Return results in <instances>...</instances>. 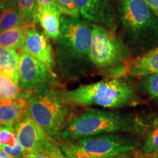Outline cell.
<instances>
[{
    "label": "cell",
    "instance_id": "6da1fadb",
    "mask_svg": "<svg viewBox=\"0 0 158 158\" xmlns=\"http://www.w3.org/2000/svg\"><path fill=\"white\" fill-rule=\"evenodd\" d=\"M92 27L79 16L64 15L60 19L58 62L62 78L76 81L94 73L89 58Z\"/></svg>",
    "mask_w": 158,
    "mask_h": 158
},
{
    "label": "cell",
    "instance_id": "7a4b0ae2",
    "mask_svg": "<svg viewBox=\"0 0 158 158\" xmlns=\"http://www.w3.org/2000/svg\"><path fill=\"white\" fill-rule=\"evenodd\" d=\"M147 128L135 113L89 108L71 118L63 130L61 141L74 143L81 138L106 133L138 135L143 134Z\"/></svg>",
    "mask_w": 158,
    "mask_h": 158
},
{
    "label": "cell",
    "instance_id": "3957f363",
    "mask_svg": "<svg viewBox=\"0 0 158 158\" xmlns=\"http://www.w3.org/2000/svg\"><path fill=\"white\" fill-rule=\"evenodd\" d=\"M28 100L27 115L51 138L61 141V135L73 118V105L68 101L64 89L58 83L40 87L32 92H23Z\"/></svg>",
    "mask_w": 158,
    "mask_h": 158
},
{
    "label": "cell",
    "instance_id": "277c9868",
    "mask_svg": "<svg viewBox=\"0 0 158 158\" xmlns=\"http://www.w3.org/2000/svg\"><path fill=\"white\" fill-rule=\"evenodd\" d=\"M127 77L105 78L73 90H64L73 106H97L111 110L135 107L142 103L135 86Z\"/></svg>",
    "mask_w": 158,
    "mask_h": 158
},
{
    "label": "cell",
    "instance_id": "5b68a950",
    "mask_svg": "<svg viewBox=\"0 0 158 158\" xmlns=\"http://www.w3.org/2000/svg\"><path fill=\"white\" fill-rule=\"evenodd\" d=\"M89 58L94 71L106 78L127 76L130 48L116 31L98 24L92 26Z\"/></svg>",
    "mask_w": 158,
    "mask_h": 158
},
{
    "label": "cell",
    "instance_id": "8992f818",
    "mask_svg": "<svg viewBox=\"0 0 158 158\" xmlns=\"http://www.w3.org/2000/svg\"><path fill=\"white\" fill-rule=\"evenodd\" d=\"M120 15L130 48L144 54L158 46V17L143 0H122Z\"/></svg>",
    "mask_w": 158,
    "mask_h": 158
},
{
    "label": "cell",
    "instance_id": "52a82bcc",
    "mask_svg": "<svg viewBox=\"0 0 158 158\" xmlns=\"http://www.w3.org/2000/svg\"><path fill=\"white\" fill-rule=\"evenodd\" d=\"M86 152L98 157H111L132 153L141 147L137 135L106 133L81 138L74 142Z\"/></svg>",
    "mask_w": 158,
    "mask_h": 158
},
{
    "label": "cell",
    "instance_id": "ba28073f",
    "mask_svg": "<svg viewBox=\"0 0 158 158\" xmlns=\"http://www.w3.org/2000/svg\"><path fill=\"white\" fill-rule=\"evenodd\" d=\"M19 143L27 152H40L52 158H65L59 142L51 138L27 114L14 126Z\"/></svg>",
    "mask_w": 158,
    "mask_h": 158
},
{
    "label": "cell",
    "instance_id": "9c48e42d",
    "mask_svg": "<svg viewBox=\"0 0 158 158\" xmlns=\"http://www.w3.org/2000/svg\"><path fill=\"white\" fill-rule=\"evenodd\" d=\"M19 73V87L23 92H32L57 82L54 73L35 57L25 52L20 55Z\"/></svg>",
    "mask_w": 158,
    "mask_h": 158
},
{
    "label": "cell",
    "instance_id": "30bf717a",
    "mask_svg": "<svg viewBox=\"0 0 158 158\" xmlns=\"http://www.w3.org/2000/svg\"><path fill=\"white\" fill-rule=\"evenodd\" d=\"M23 48V52L35 57L54 73L55 58L52 46L46 35L37 31L35 26L27 28Z\"/></svg>",
    "mask_w": 158,
    "mask_h": 158
},
{
    "label": "cell",
    "instance_id": "8fae6325",
    "mask_svg": "<svg viewBox=\"0 0 158 158\" xmlns=\"http://www.w3.org/2000/svg\"><path fill=\"white\" fill-rule=\"evenodd\" d=\"M79 14L90 21L101 23L116 31L111 9L106 0H73Z\"/></svg>",
    "mask_w": 158,
    "mask_h": 158
},
{
    "label": "cell",
    "instance_id": "7c38bea8",
    "mask_svg": "<svg viewBox=\"0 0 158 158\" xmlns=\"http://www.w3.org/2000/svg\"><path fill=\"white\" fill-rule=\"evenodd\" d=\"M28 100L25 96L0 101V126L14 127L27 114Z\"/></svg>",
    "mask_w": 158,
    "mask_h": 158
},
{
    "label": "cell",
    "instance_id": "4fadbf2b",
    "mask_svg": "<svg viewBox=\"0 0 158 158\" xmlns=\"http://www.w3.org/2000/svg\"><path fill=\"white\" fill-rule=\"evenodd\" d=\"M158 73V46L132 59L127 76L141 77Z\"/></svg>",
    "mask_w": 158,
    "mask_h": 158
},
{
    "label": "cell",
    "instance_id": "5bb4252c",
    "mask_svg": "<svg viewBox=\"0 0 158 158\" xmlns=\"http://www.w3.org/2000/svg\"><path fill=\"white\" fill-rule=\"evenodd\" d=\"M62 12L58 7L38 9L37 21L48 38L57 40L60 34V19Z\"/></svg>",
    "mask_w": 158,
    "mask_h": 158
},
{
    "label": "cell",
    "instance_id": "9a60e30c",
    "mask_svg": "<svg viewBox=\"0 0 158 158\" xmlns=\"http://www.w3.org/2000/svg\"><path fill=\"white\" fill-rule=\"evenodd\" d=\"M27 28L24 23H21L11 29L0 31V46L15 50L22 48Z\"/></svg>",
    "mask_w": 158,
    "mask_h": 158
},
{
    "label": "cell",
    "instance_id": "2e32d148",
    "mask_svg": "<svg viewBox=\"0 0 158 158\" xmlns=\"http://www.w3.org/2000/svg\"><path fill=\"white\" fill-rule=\"evenodd\" d=\"M19 57L15 49L0 46V71L9 75L17 84L19 81Z\"/></svg>",
    "mask_w": 158,
    "mask_h": 158
},
{
    "label": "cell",
    "instance_id": "e0dca14e",
    "mask_svg": "<svg viewBox=\"0 0 158 158\" xmlns=\"http://www.w3.org/2000/svg\"><path fill=\"white\" fill-rule=\"evenodd\" d=\"M59 147L65 158H138L139 156L134 152L124 155L111 156V157H98L91 155L84 151L76 143H66L59 141Z\"/></svg>",
    "mask_w": 158,
    "mask_h": 158
},
{
    "label": "cell",
    "instance_id": "ac0fdd59",
    "mask_svg": "<svg viewBox=\"0 0 158 158\" xmlns=\"http://www.w3.org/2000/svg\"><path fill=\"white\" fill-rule=\"evenodd\" d=\"M23 23L18 6L17 0H10L0 20V31L11 29Z\"/></svg>",
    "mask_w": 158,
    "mask_h": 158
},
{
    "label": "cell",
    "instance_id": "d6986e66",
    "mask_svg": "<svg viewBox=\"0 0 158 158\" xmlns=\"http://www.w3.org/2000/svg\"><path fill=\"white\" fill-rule=\"evenodd\" d=\"M23 91L9 75L0 71V101L15 99L22 95Z\"/></svg>",
    "mask_w": 158,
    "mask_h": 158
},
{
    "label": "cell",
    "instance_id": "ffe728a7",
    "mask_svg": "<svg viewBox=\"0 0 158 158\" xmlns=\"http://www.w3.org/2000/svg\"><path fill=\"white\" fill-rule=\"evenodd\" d=\"M17 3L23 23L28 28L34 27L38 11L37 0H17Z\"/></svg>",
    "mask_w": 158,
    "mask_h": 158
},
{
    "label": "cell",
    "instance_id": "44dd1931",
    "mask_svg": "<svg viewBox=\"0 0 158 158\" xmlns=\"http://www.w3.org/2000/svg\"><path fill=\"white\" fill-rule=\"evenodd\" d=\"M135 87L149 98L158 99V73L139 77Z\"/></svg>",
    "mask_w": 158,
    "mask_h": 158
},
{
    "label": "cell",
    "instance_id": "7402d4cb",
    "mask_svg": "<svg viewBox=\"0 0 158 158\" xmlns=\"http://www.w3.org/2000/svg\"><path fill=\"white\" fill-rule=\"evenodd\" d=\"M140 152L147 155L158 154V125L148 134L140 147Z\"/></svg>",
    "mask_w": 158,
    "mask_h": 158
},
{
    "label": "cell",
    "instance_id": "603a6c76",
    "mask_svg": "<svg viewBox=\"0 0 158 158\" xmlns=\"http://www.w3.org/2000/svg\"><path fill=\"white\" fill-rule=\"evenodd\" d=\"M19 143L14 127L0 126V145L14 147Z\"/></svg>",
    "mask_w": 158,
    "mask_h": 158
},
{
    "label": "cell",
    "instance_id": "cb8c5ba5",
    "mask_svg": "<svg viewBox=\"0 0 158 158\" xmlns=\"http://www.w3.org/2000/svg\"><path fill=\"white\" fill-rule=\"evenodd\" d=\"M59 9L64 15L78 16L79 13L73 0H55Z\"/></svg>",
    "mask_w": 158,
    "mask_h": 158
},
{
    "label": "cell",
    "instance_id": "d4e9b609",
    "mask_svg": "<svg viewBox=\"0 0 158 158\" xmlns=\"http://www.w3.org/2000/svg\"><path fill=\"white\" fill-rule=\"evenodd\" d=\"M23 158H52L46 154L40 152H27L25 151Z\"/></svg>",
    "mask_w": 158,
    "mask_h": 158
},
{
    "label": "cell",
    "instance_id": "484cf974",
    "mask_svg": "<svg viewBox=\"0 0 158 158\" xmlns=\"http://www.w3.org/2000/svg\"><path fill=\"white\" fill-rule=\"evenodd\" d=\"M38 9L45 8V7H57L55 0H37Z\"/></svg>",
    "mask_w": 158,
    "mask_h": 158
},
{
    "label": "cell",
    "instance_id": "4316f807",
    "mask_svg": "<svg viewBox=\"0 0 158 158\" xmlns=\"http://www.w3.org/2000/svg\"><path fill=\"white\" fill-rule=\"evenodd\" d=\"M153 13L158 17V0H143Z\"/></svg>",
    "mask_w": 158,
    "mask_h": 158
},
{
    "label": "cell",
    "instance_id": "83f0119b",
    "mask_svg": "<svg viewBox=\"0 0 158 158\" xmlns=\"http://www.w3.org/2000/svg\"><path fill=\"white\" fill-rule=\"evenodd\" d=\"M10 1V0H0V20H1L2 17Z\"/></svg>",
    "mask_w": 158,
    "mask_h": 158
},
{
    "label": "cell",
    "instance_id": "f1b7e54d",
    "mask_svg": "<svg viewBox=\"0 0 158 158\" xmlns=\"http://www.w3.org/2000/svg\"><path fill=\"white\" fill-rule=\"evenodd\" d=\"M0 158H13L10 156L8 154H7L5 151L0 149Z\"/></svg>",
    "mask_w": 158,
    "mask_h": 158
},
{
    "label": "cell",
    "instance_id": "f546056e",
    "mask_svg": "<svg viewBox=\"0 0 158 158\" xmlns=\"http://www.w3.org/2000/svg\"><path fill=\"white\" fill-rule=\"evenodd\" d=\"M151 158H158V154H155V155H152Z\"/></svg>",
    "mask_w": 158,
    "mask_h": 158
},
{
    "label": "cell",
    "instance_id": "4dcf8cb0",
    "mask_svg": "<svg viewBox=\"0 0 158 158\" xmlns=\"http://www.w3.org/2000/svg\"><path fill=\"white\" fill-rule=\"evenodd\" d=\"M138 158H142V157L141 156V157H138Z\"/></svg>",
    "mask_w": 158,
    "mask_h": 158
}]
</instances>
